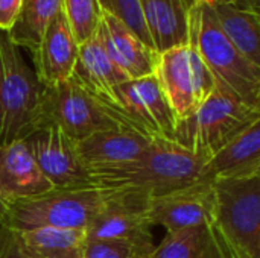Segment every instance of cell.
Listing matches in <instances>:
<instances>
[{
    "mask_svg": "<svg viewBox=\"0 0 260 258\" xmlns=\"http://www.w3.org/2000/svg\"><path fill=\"white\" fill-rule=\"evenodd\" d=\"M206 161L175 141L154 140L137 158L119 166L90 170L88 178L96 187L155 198L201 179Z\"/></svg>",
    "mask_w": 260,
    "mask_h": 258,
    "instance_id": "1",
    "label": "cell"
},
{
    "mask_svg": "<svg viewBox=\"0 0 260 258\" xmlns=\"http://www.w3.org/2000/svg\"><path fill=\"white\" fill-rule=\"evenodd\" d=\"M189 40L198 49L215 87L260 109V67L224 35L210 0H198L189 9Z\"/></svg>",
    "mask_w": 260,
    "mask_h": 258,
    "instance_id": "2",
    "label": "cell"
},
{
    "mask_svg": "<svg viewBox=\"0 0 260 258\" xmlns=\"http://www.w3.org/2000/svg\"><path fill=\"white\" fill-rule=\"evenodd\" d=\"M113 195L114 190L93 184L52 189L38 196L8 204L2 228L12 233L35 228L88 230Z\"/></svg>",
    "mask_w": 260,
    "mask_h": 258,
    "instance_id": "3",
    "label": "cell"
},
{
    "mask_svg": "<svg viewBox=\"0 0 260 258\" xmlns=\"http://www.w3.org/2000/svg\"><path fill=\"white\" fill-rule=\"evenodd\" d=\"M210 230L224 258H260V176L215 179Z\"/></svg>",
    "mask_w": 260,
    "mask_h": 258,
    "instance_id": "4",
    "label": "cell"
},
{
    "mask_svg": "<svg viewBox=\"0 0 260 258\" xmlns=\"http://www.w3.org/2000/svg\"><path fill=\"white\" fill-rule=\"evenodd\" d=\"M256 122H260L259 108L215 87L189 117L177 122L174 141L209 160Z\"/></svg>",
    "mask_w": 260,
    "mask_h": 258,
    "instance_id": "5",
    "label": "cell"
},
{
    "mask_svg": "<svg viewBox=\"0 0 260 258\" xmlns=\"http://www.w3.org/2000/svg\"><path fill=\"white\" fill-rule=\"evenodd\" d=\"M44 85L0 30V146L23 140L40 120Z\"/></svg>",
    "mask_w": 260,
    "mask_h": 258,
    "instance_id": "6",
    "label": "cell"
},
{
    "mask_svg": "<svg viewBox=\"0 0 260 258\" xmlns=\"http://www.w3.org/2000/svg\"><path fill=\"white\" fill-rule=\"evenodd\" d=\"M41 125L58 128L75 143L110 129H134L113 105L91 94L72 78L44 87L37 126Z\"/></svg>",
    "mask_w": 260,
    "mask_h": 258,
    "instance_id": "7",
    "label": "cell"
},
{
    "mask_svg": "<svg viewBox=\"0 0 260 258\" xmlns=\"http://www.w3.org/2000/svg\"><path fill=\"white\" fill-rule=\"evenodd\" d=\"M155 76L177 122L189 117L215 88V81L190 40L160 53Z\"/></svg>",
    "mask_w": 260,
    "mask_h": 258,
    "instance_id": "8",
    "label": "cell"
},
{
    "mask_svg": "<svg viewBox=\"0 0 260 258\" xmlns=\"http://www.w3.org/2000/svg\"><path fill=\"white\" fill-rule=\"evenodd\" d=\"M114 106L136 131L154 140L174 141L177 119L155 75L119 84Z\"/></svg>",
    "mask_w": 260,
    "mask_h": 258,
    "instance_id": "9",
    "label": "cell"
},
{
    "mask_svg": "<svg viewBox=\"0 0 260 258\" xmlns=\"http://www.w3.org/2000/svg\"><path fill=\"white\" fill-rule=\"evenodd\" d=\"M149 199L140 193L114 190L110 202L88 227L87 239L122 242L151 254L155 245L146 216Z\"/></svg>",
    "mask_w": 260,
    "mask_h": 258,
    "instance_id": "10",
    "label": "cell"
},
{
    "mask_svg": "<svg viewBox=\"0 0 260 258\" xmlns=\"http://www.w3.org/2000/svg\"><path fill=\"white\" fill-rule=\"evenodd\" d=\"M146 216L151 227H161L166 233L210 227L215 217L213 181L201 178L186 187L151 198Z\"/></svg>",
    "mask_w": 260,
    "mask_h": 258,
    "instance_id": "11",
    "label": "cell"
},
{
    "mask_svg": "<svg viewBox=\"0 0 260 258\" xmlns=\"http://www.w3.org/2000/svg\"><path fill=\"white\" fill-rule=\"evenodd\" d=\"M38 169L53 189L90 186L88 172L76 154V143L50 125L37 126L24 138Z\"/></svg>",
    "mask_w": 260,
    "mask_h": 258,
    "instance_id": "12",
    "label": "cell"
},
{
    "mask_svg": "<svg viewBox=\"0 0 260 258\" xmlns=\"http://www.w3.org/2000/svg\"><path fill=\"white\" fill-rule=\"evenodd\" d=\"M96 33L110 59L128 79L155 75L160 53L145 44L120 18L102 9Z\"/></svg>",
    "mask_w": 260,
    "mask_h": 258,
    "instance_id": "13",
    "label": "cell"
},
{
    "mask_svg": "<svg viewBox=\"0 0 260 258\" xmlns=\"http://www.w3.org/2000/svg\"><path fill=\"white\" fill-rule=\"evenodd\" d=\"M79 44L76 43L67 18L59 9L55 18L49 23L38 49L34 52L35 75L44 87H52L70 79Z\"/></svg>",
    "mask_w": 260,
    "mask_h": 258,
    "instance_id": "14",
    "label": "cell"
},
{
    "mask_svg": "<svg viewBox=\"0 0 260 258\" xmlns=\"http://www.w3.org/2000/svg\"><path fill=\"white\" fill-rule=\"evenodd\" d=\"M154 138L128 128L93 134L76 143V154L87 172L119 166L142 155Z\"/></svg>",
    "mask_w": 260,
    "mask_h": 258,
    "instance_id": "15",
    "label": "cell"
},
{
    "mask_svg": "<svg viewBox=\"0 0 260 258\" xmlns=\"http://www.w3.org/2000/svg\"><path fill=\"white\" fill-rule=\"evenodd\" d=\"M52 189L24 140H14L0 146V196L6 205L38 196Z\"/></svg>",
    "mask_w": 260,
    "mask_h": 258,
    "instance_id": "16",
    "label": "cell"
},
{
    "mask_svg": "<svg viewBox=\"0 0 260 258\" xmlns=\"http://www.w3.org/2000/svg\"><path fill=\"white\" fill-rule=\"evenodd\" d=\"M251 176H260V122L213 154L201 173V178L207 181Z\"/></svg>",
    "mask_w": 260,
    "mask_h": 258,
    "instance_id": "17",
    "label": "cell"
},
{
    "mask_svg": "<svg viewBox=\"0 0 260 258\" xmlns=\"http://www.w3.org/2000/svg\"><path fill=\"white\" fill-rule=\"evenodd\" d=\"M91 94L114 106V88L128 81L107 55L98 33L79 44L75 70L70 76ZM116 108V106H114Z\"/></svg>",
    "mask_w": 260,
    "mask_h": 258,
    "instance_id": "18",
    "label": "cell"
},
{
    "mask_svg": "<svg viewBox=\"0 0 260 258\" xmlns=\"http://www.w3.org/2000/svg\"><path fill=\"white\" fill-rule=\"evenodd\" d=\"M139 5L155 52L189 43V8L184 0H139Z\"/></svg>",
    "mask_w": 260,
    "mask_h": 258,
    "instance_id": "19",
    "label": "cell"
},
{
    "mask_svg": "<svg viewBox=\"0 0 260 258\" xmlns=\"http://www.w3.org/2000/svg\"><path fill=\"white\" fill-rule=\"evenodd\" d=\"M251 0H210L216 21L229 41L260 67L259 9Z\"/></svg>",
    "mask_w": 260,
    "mask_h": 258,
    "instance_id": "20",
    "label": "cell"
},
{
    "mask_svg": "<svg viewBox=\"0 0 260 258\" xmlns=\"http://www.w3.org/2000/svg\"><path fill=\"white\" fill-rule=\"evenodd\" d=\"M12 236L27 258H82L87 242V230L35 228Z\"/></svg>",
    "mask_w": 260,
    "mask_h": 258,
    "instance_id": "21",
    "label": "cell"
},
{
    "mask_svg": "<svg viewBox=\"0 0 260 258\" xmlns=\"http://www.w3.org/2000/svg\"><path fill=\"white\" fill-rule=\"evenodd\" d=\"M61 9V0H23L14 26L6 32L17 47H26L32 53L55 15Z\"/></svg>",
    "mask_w": 260,
    "mask_h": 258,
    "instance_id": "22",
    "label": "cell"
},
{
    "mask_svg": "<svg viewBox=\"0 0 260 258\" xmlns=\"http://www.w3.org/2000/svg\"><path fill=\"white\" fill-rule=\"evenodd\" d=\"M148 258H224L210 227L166 233Z\"/></svg>",
    "mask_w": 260,
    "mask_h": 258,
    "instance_id": "23",
    "label": "cell"
},
{
    "mask_svg": "<svg viewBox=\"0 0 260 258\" xmlns=\"http://www.w3.org/2000/svg\"><path fill=\"white\" fill-rule=\"evenodd\" d=\"M61 9L78 44L96 33L102 11L98 0H61Z\"/></svg>",
    "mask_w": 260,
    "mask_h": 258,
    "instance_id": "24",
    "label": "cell"
},
{
    "mask_svg": "<svg viewBox=\"0 0 260 258\" xmlns=\"http://www.w3.org/2000/svg\"><path fill=\"white\" fill-rule=\"evenodd\" d=\"M101 8L111 12L117 18H120L145 44L152 47L151 38L145 27L139 0H98ZM154 49V47H152ZM155 50V49H154Z\"/></svg>",
    "mask_w": 260,
    "mask_h": 258,
    "instance_id": "25",
    "label": "cell"
},
{
    "mask_svg": "<svg viewBox=\"0 0 260 258\" xmlns=\"http://www.w3.org/2000/svg\"><path fill=\"white\" fill-rule=\"evenodd\" d=\"M148 252L122 242L87 239L82 258H148Z\"/></svg>",
    "mask_w": 260,
    "mask_h": 258,
    "instance_id": "26",
    "label": "cell"
},
{
    "mask_svg": "<svg viewBox=\"0 0 260 258\" xmlns=\"http://www.w3.org/2000/svg\"><path fill=\"white\" fill-rule=\"evenodd\" d=\"M21 3L23 0H0V30L8 32L21 9Z\"/></svg>",
    "mask_w": 260,
    "mask_h": 258,
    "instance_id": "27",
    "label": "cell"
},
{
    "mask_svg": "<svg viewBox=\"0 0 260 258\" xmlns=\"http://www.w3.org/2000/svg\"><path fill=\"white\" fill-rule=\"evenodd\" d=\"M0 258H27L17 246L11 231L0 228Z\"/></svg>",
    "mask_w": 260,
    "mask_h": 258,
    "instance_id": "28",
    "label": "cell"
},
{
    "mask_svg": "<svg viewBox=\"0 0 260 258\" xmlns=\"http://www.w3.org/2000/svg\"><path fill=\"white\" fill-rule=\"evenodd\" d=\"M5 214H6V204L3 202V199H2V196H0V228L3 227Z\"/></svg>",
    "mask_w": 260,
    "mask_h": 258,
    "instance_id": "29",
    "label": "cell"
},
{
    "mask_svg": "<svg viewBox=\"0 0 260 258\" xmlns=\"http://www.w3.org/2000/svg\"><path fill=\"white\" fill-rule=\"evenodd\" d=\"M184 2H186V5H187V8L190 9V8H192V6H193V5H195V3H197L198 0H184Z\"/></svg>",
    "mask_w": 260,
    "mask_h": 258,
    "instance_id": "30",
    "label": "cell"
}]
</instances>
